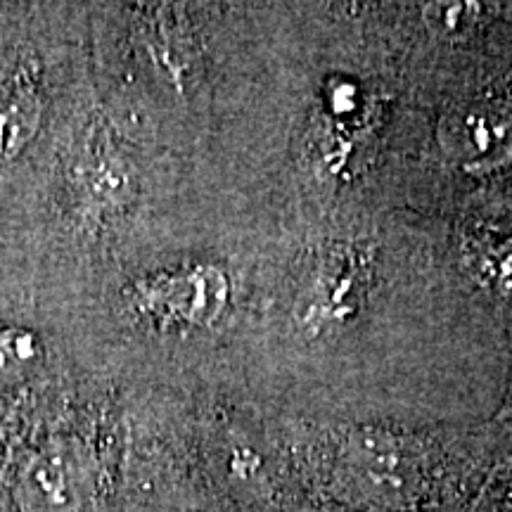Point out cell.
<instances>
[{
  "label": "cell",
  "mask_w": 512,
  "mask_h": 512,
  "mask_svg": "<svg viewBox=\"0 0 512 512\" xmlns=\"http://www.w3.org/2000/svg\"><path fill=\"white\" fill-rule=\"evenodd\" d=\"M228 302V280L214 266L147 275L133 283L128 304L159 328H207Z\"/></svg>",
  "instance_id": "obj_1"
},
{
  "label": "cell",
  "mask_w": 512,
  "mask_h": 512,
  "mask_svg": "<svg viewBox=\"0 0 512 512\" xmlns=\"http://www.w3.org/2000/svg\"><path fill=\"white\" fill-rule=\"evenodd\" d=\"M510 512H512V510H510Z\"/></svg>",
  "instance_id": "obj_6"
},
{
  "label": "cell",
  "mask_w": 512,
  "mask_h": 512,
  "mask_svg": "<svg viewBox=\"0 0 512 512\" xmlns=\"http://www.w3.org/2000/svg\"><path fill=\"white\" fill-rule=\"evenodd\" d=\"M482 5L477 3H427L422 8L427 27L441 36H463L482 17Z\"/></svg>",
  "instance_id": "obj_5"
},
{
  "label": "cell",
  "mask_w": 512,
  "mask_h": 512,
  "mask_svg": "<svg viewBox=\"0 0 512 512\" xmlns=\"http://www.w3.org/2000/svg\"><path fill=\"white\" fill-rule=\"evenodd\" d=\"M439 145L470 171H496L512 162V107L503 102H470L444 114Z\"/></svg>",
  "instance_id": "obj_2"
},
{
  "label": "cell",
  "mask_w": 512,
  "mask_h": 512,
  "mask_svg": "<svg viewBox=\"0 0 512 512\" xmlns=\"http://www.w3.org/2000/svg\"><path fill=\"white\" fill-rule=\"evenodd\" d=\"M475 271L489 290L512 299V238H491L477 245Z\"/></svg>",
  "instance_id": "obj_4"
},
{
  "label": "cell",
  "mask_w": 512,
  "mask_h": 512,
  "mask_svg": "<svg viewBox=\"0 0 512 512\" xmlns=\"http://www.w3.org/2000/svg\"><path fill=\"white\" fill-rule=\"evenodd\" d=\"M41 119L43 62L17 50L0 64V164H10L27 150Z\"/></svg>",
  "instance_id": "obj_3"
}]
</instances>
